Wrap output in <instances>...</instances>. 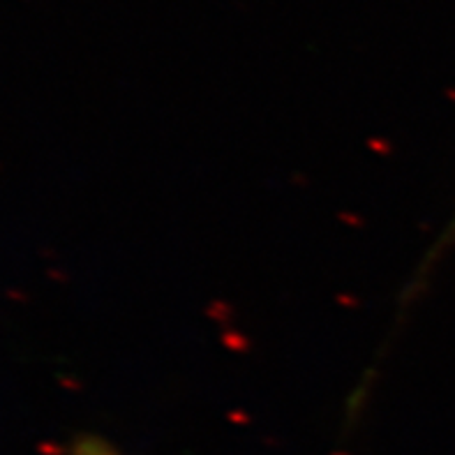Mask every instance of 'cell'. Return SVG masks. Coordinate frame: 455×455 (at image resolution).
<instances>
[{
    "label": "cell",
    "mask_w": 455,
    "mask_h": 455,
    "mask_svg": "<svg viewBox=\"0 0 455 455\" xmlns=\"http://www.w3.org/2000/svg\"><path fill=\"white\" fill-rule=\"evenodd\" d=\"M453 243H455V218L451 220L449 229L444 231V236L439 238V241H437V245H435V250H433V252L427 254L426 264H423V268H421V273H419V275H423V273H426V268H427V266H433L435 261H437L439 257H442V254L446 252V250H449V248H453Z\"/></svg>",
    "instance_id": "1"
}]
</instances>
